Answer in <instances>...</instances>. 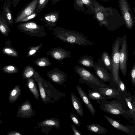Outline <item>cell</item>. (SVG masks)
Instances as JSON below:
<instances>
[{
  "label": "cell",
  "instance_id": "obj_31",
  "mask_svg": "<svg viewBox=\"0 0 135 135\" xmlns=\"http://www.w3.org/2000/svg\"><path fill=\"white\" fill-rule=\"evenodd\" d=\"M34 63L37 66L41 67L49 66L51 64L50 61L45 57L37 59L34 61Z\"/></svg>",
  "mask_w": 135,
  "mask_h": 135
},
{
  "label": "cell",
  "instance_id": "obj_11",
  "mask_svg": "<svg viewBox=\"0 0 135 135\" xmlns=\"http://www.w3.org/2000/svg\"><path fill=\"white\" fill-rule=\"evenodd\" d=\"M96 0H74L73 8L86 14H93Z\"/></svg>",
  "mask_w": 135,
  "mask_h": 135
},
{
  "label": "cell",
  "instance_id": "obj_18",
  "mask_svg": "<svg viewBox=\"0 0 135 135\" xmlns=\"http://www.w3.org/2000/svg\"><path fill=\"white\" fill-rule=\"evenodd\" d=\"M76 87L80 96L90 114L94 116L96 113L95 109L87 94L78 85L76 86Z\"/></svg>",
  "mask_w": 135,
  "mask_h": 135
},
{
  "label": "cell",
  "instance_id": "obj_44",
  "mask_svg": "<svg viewBox=\"0 0 135 135\" xmlns=\"http://www.w3.org/2000/svg\"><path fill=\"white\" fill-rule=\"evenodd\" d=\"M61 0H51V5L55 4Z\"/></svg>",
  "mask_w": 135,
  "mask_h": 135
},
{
  "label": "cell",
  "instance_id": "obj_24",
  "mask_svg": "<svg viewBox=\"0 0 135 135\" xmlns=\"http://www.w3.org/2000/svg\"><path fill=\"white\" fill-rule=\"evenodd\" d=\"M87 95L89 98L98 103L107 101L110 98L101 92L97 91L90 92L88 93Z\"/></svg>",
  "mask_w": 135,
  "mask_h": 135
},
{
  "label": "cell",
  "instance_id": "obj_1",
  "mask_svg": "<svg viewBox=\"0 0 135 135\" xmlns=\"http://www.w3.org/2000/svg\"><path fill=\"white\" fill-rule=\"evenodd\" d=\"M94 5L93 18L101 27L104 25L108 30L112 31L124 24L123 17L116 9L103 6L96 0Z\"/></svg>",
  "mask_w": 135,
  "mask_h": 135
},
{
  "label": "cell",
  "instance_id": "obj_22",
  "mask_svg": "<svg viewBox=\"0 0 135 135\" xmlns=\"http://www.w3.org/2000/svg\"><path fill=\"white\" fill-rule=\"evenodd\" d=\"M100 60L108 70L112 74V64L111 56L107 51L102 53Z\"/></svg>",
  "mask_w": 135,
  "mask_h": 135
},
{
  "label": "cell",
  "instance_id": "obj_6",
  "mask_svg": "<svg viewBox=\"0 0 135 135\" xmlns=\"http://www.w3.org/2000/svg\"><path fill=\"white\" fill-rule=\"evenodd\" d=\"M119 7L125 26L132 29L134 24L135 14L130 7L128 0H118Z\"/></svg>",
  "mask_w": 135,
  "mask_h": 135
},
{
  "label": "cell",
  "instance_id": "obj_7",
  "mask_svg": "<svg viewBox=\"0 0 135 135\" xmlns=\"http://www.w3.org/2000/svg\"><path fill=\"white\" fill-rule=\"evenodd\" d=\"M99 107L104 112L116 115H122L125 117H129L131 115L128 112H126L120 103L113 102L107 101L101 102Z\"/></svg>",
  "mask_w": 135,
  "mask_h": 135
},
{
  "label": "cell",
  "instance_id": "obj_26",
  "mask_svg": "<svg viewBox=\"0 0 135 135\" xmlns=\"http://www.w3.org/2000/svg\"><path fill=\"white\" fill-rule=\"evenodd\" d=\"M78 63L88 68H93L95 65L93 57L90 56L84 55L80 57Z\"/></svg>",
  "mask_w": 135,
  "mask_h": 135
},
{
  "label": "cell",
  "instance_id": "obj_49",
  "mask_svg": "<svg viewBox=\"0 0 135 135\" xmlns=\"http://www.w3.org/2000/svg\"></svg>",
  "mask_w": 135,
  "mask_h": 135
},
{
  "label": "cell",
  "instance_id": "obj_39",
  "mask_svg": "<svg viewBox=\"0 0 135 135\" xmlns=\"http://www.w3.org/2000/svg\"><path fill=\"white\" fill-rule=\"evenodd\" d=\"M130 76L131 82L132 85L135 86V62H134L133 66L130 72Z\"/></svg>",
  "mask_w": 135,
  "mask_h": 135
},
{
  "label": "cell",
  "instance_id": "obj_17",
  "mask_svg": "<svg viewBox=\"0 0 135 135\" xmlns=\"http://www.w3.org/2000/svg\"><path fill=\"white\" fill-rule=\"evenodd\" d=\"M46 54L59 61H61L65 59L69 58L71 56L70 52L60 47L52 48L47 52Z\"/></svg>",
  "mask_w": 135,
  "mask_h": 135
},
{
  "label": "cell",
  "instance_id": "obj_29",
  "mask_svg": "<svg viewBox=\"0 0 135 135\" xmlns=\"http://www.w3.org/2000/svg\"><path fill=\"white\" fill-rule=\"evenodd\" d=\"M100 92L109 98H115L119 94V91L115 89L109 87H101L99 89Z\"/></svg>",
  "mask_w": 135,
  "mask_h": 135
},
{
  "label": "cell",
  "instance_id": "obj_37",
  "mask_svg": "<svg viewBox=\"0 0 135 135\" xmlns=\"http://www.w3.org/2000/svg\"><path fill=\"white\" fill-rule=\"evenodd\" d=\"M70 118L72 121L77 126L80 127L81 122L79 119L74 113L71 112L70 114Z\"/></svg>",
  "mask_w": 135,
  "mask_h": 135
},
{
  "label": "cell",
  "instance_id": "obj_45",
  "mask_svg": "<svg viewBox=\"0 0 135 135\" xmlns=\"http://www.w3.org/2000/svg\"><path fill=\"white\" fill-rule=\"evenodd\" d=\"M101 1L104 2H109L110 0H101Z\"/></svg>",
  "mask_w": 135,
  "mask_h": 135
},
{
  "label": "cell",
  "instance_id": "obj_15",
  "mask_svg": "<svg viewBox=\"0 0 135 135\" xmlns=\"http://www.w3.org/2000/svg\"><path fill=\"white\" fill-rule=\"evenodd\" d=\"M35 114V112L33 109L31 102L27 99L19 107L16 117L22 118H31Z\"/></svg>",
  "mask_w": 135,
  "mask_h": 135
},
{
  "label": "cell",
  "instance_id": "obj_32",
  "mask_svg": "<svg viewBox=\"0 0 135 135\" xmlns=\"http://www.w3.org/2000/svg\"><path fill=\"white\" fill-rule=\"evenodd\" d=\"M3 53L7 55L17 57L18 56L17 51L13 47L9 46H5L2 50Z\"/></svg>",
  "mask_w": 135,
  "mask_h": 135
},
{
  "label": "cell",
  "instance_id": "obj_8",
  "mask_svg": "<svg viewBox=\"0 0 135 135\" xmlns=\"http://www.w3.org/2000/svg\"><path fill=\"white\" fill-rule=\"evenodd\" d=\"M76 73L80 77L79 80H84L95 84L100 86L104 87L105 85L102 81L96 75L83 67L76 65L74 68Z\"/></svg>",
  "mask_w": 135,
  "mask_h": 135
},
{
  "label": "cell",
  "instance_id": "obj_12",
  "mask_svg": "<svg viewBox=\"0 0 135 135\" xmlns=\"http://www.w3.org/2000/svg\"><path fill=\"white\" fill-rule=\"evenodd\" d=\"M47 76L53 83L60 86L67 81L66 73H64L57 68H54L46 73Z\"/></svg>",
  "mask_w": 135,
  "mask_h": 135
},
{
  "label": "cell",
  "instance_id": "obj_5",
  "mask_svg": "<svg viewBox=\"0 0 135 135\" xmlns=\"http://www.w3.org/2000/svg\"><path fill=\"white\" fill-rule=\"evenodd\" d=\"M121 37H118L112 44L111 53L112 64V74L113 81L118 85L119 77V64L120 53Z\"/></svg>",
  "mask_w": 135,
  "mask_h": 135
},
{
  "label": "cell",
  "instance_id": "obj_28",
  "mask_svg": "<svg viewBox=\"0 0 135 135\" xmlns=\"http://www.w3.org/2000/svg\"><path fill=\"white\" fill-rule=\"evenodd\" d=\"M9 25L4 18L1 15L0 16V31L4 36H7L11 31Z\"/></svg>",
  "mask_w": 135,
  "mask_h": 135
},
{
  "label": "cell",
  "instance_id": "obj_10",
  "mask_svg": "<svg viewBox=\"0 0 135 135\" xmlns=\"http://www.w3.org/2000/svg\"><path fill=\"white\" fill-rule=\"evenodd\" d=\"M93 69L95 75L102 81L110 83L113 81L112 74L105 67L100 59L98 60L97 62H95Z\"/></svg>",
  "mask_w": 135,
  "mask_h": 135
},
{
  "label": "cell",
  "instance_id": "obj_23",
  "mask_svg": "<svg viewBox=\"0 0 135 135\" xmlns=\"http://www.w3.org/2000/svg\"><path fill=\"white\" fill-rule=\"evenodd\" d=\"M26 85L35 98L37 100H39L40 94L35 81L32 77L28 79Z\"/></svg>",
  "mask_w": 135,
  "mask_h": 135
},
{
  "label": "cell",
  "instance_id": "obj_3",
  "mask_svg": "<svg viewBox=\"0 0 135 135\" xmlns=\"http://www.w3.org/2000/svg\"><path fill=\"white\" fill-rule=\"evenodd\" d=\"M55 37L68 44L82 46L96 45L90 41L82 33L58 26L52 29Z\"/></svg>",
  "mask_w": 135,
  "mask_h": 135
},
{
  "label": "cell",
  "instance_id": "obj_16",
  "mask_svg": "<svg viewBox=\"0 0 135 135\" xmlns=\"http://www.w3.org/2000/svg\"><path fill=\"white\" fill-rule=\"evenodd\" d=\"M59 13L60 11H57L45 14L40 20L45 22V24L44 26L46 27L48 30L50 31L56 25L59 18Z\"/></svg>",
  "mask_w": 135,
  "mask_h": 135
},
{
  "label": "cell",
  "instance_id": "obj_21",
  "mask_svg": "<svg viewBox=\"0 0 135 135\" xmlns=\"http://www.w3.org/2000/svg\"><path fill=\"white\" fill-rule=\"evenodd\" d=\"M104 116L111 125L116 129L127 134L129 133L130 131L127 126L121 124L110 117L105 115Z\"/></svg>",
  "mask_w": 135,
  "mask_h": 135
},
{
  "label": "cell",
  "instance_id": "obj_34",
  "mask_svg": "<svg viewBox=\"0 0 135 135\" xmlns=\"http://www.w3.org/2000/svg\"><path fill=\"white\" fill-rule=\"evenodd\" d=\"M42 47V43L36 46H32L30 47L27 54V56L30 57L35 56L39 50Z\"/></svg>",
  "mask_w": 135,
  "mask_h": 135
},
{
  "label": "cell",
  "instance_id": "obj_2",
  "mask_svg": "<svg viewBox=\"0 0 135 135\" xmlns=\"http://www.w3.org/2000/svg\"><path fill=\"white\" fill-rule=\"evenodd\" d=\"M32 77L37 84L41 98L45 104H54L66 95L45 80L37 71Z\"/></svg>",
  "mask_w": 135,
  "mask_h": 135
},
{
  "label": "cell",
  "instance_id": "obj_33",
  "mask_svg": "<svg viewBox=\"0 0 135 135\" xmlns=\"http://www.w3.org/2000/svg\"><path fill=\"white\" fill-rule=\"evenodd\" d=\"M125 100L129 108L128 112L133 116L134 118H135V103L132 102L131 98H125Z\"/></svg>",
  "mask_w": 135,
  "mask_h": 135
},
{
  "label": "cell",
  "instance_id": "obj_40",
  "mask_svg": "<svg viewBox=\"0 0 135 135\" xmlns=\"http://www.w3.org/2000/svg\"><path fill=\"white\" fill-rule=\"evenodd\" d=\"M118 91L124 92L126 89L125 85L119 76L118 78Z\"/></svg>",
  "mask_w": 135,
  "mask_h": 135
},
{
  "label": "cell",
  "instance_id": "obj_47",
  "mask_svg": "<svg viewBox=\"0 0 135 135\" xmlns=\"http://www.w3.org/2000/svg\"><path fill=\"white\" fill-rule=\"evenodd\" d=\"M3 1V0H0V1Z\"/></svg>",
  "mask_w": 135,
  "mask_h": 135
},
{
  "label": "cell",
  "instance_id": "obj_27",
  "mask_svg": "<svg viewBox=\"0 0 135 135\" xmlns=\"http://www.w3.org/2000/svg\"><path fill=\"white\" fill-rule=\"evenodd\" d=\"M87 129L90 132L100 134H105L108 131V130L99 124L91 123L86 126Z\"/></svg>",
  "mask_w": 135,
  "mask_h": 135
},
{
  "label": "cell",
  "instance_id": "obj_35",
  "mask_svg": "<svg viewBox=\"0 0 135 135\" xmlns=\"http://www.w3.org/2000/svg\"><path fill=\"white\" fill-rule=\"evenodd\" d=\"M3 71L6 73L15 74L19 72L18 69L16 66L9 65L4 66L2 68Z\"/></svg>",
  "mask_w": 135,
  "mask_h": 135
},
{
  "label": "cell",
  "instance_id": "obj_14",
  "mask_svg": "<svg viewBox=\"0 0 135 135\" xmlns=\"http://www.w3.org/2000/svg\"><path fill=\"white\" fill-rule=\"evenodd\" d=\"M38 0H32L25 6L17 14L15 23H19L22 19L34 13Z\"/></svg>",
  "mask_w": 135,
  "mask_h": 135
},
{
  "label": "cell",
  "instance_id": "obj_36",
  "mask_svg": "<svg viewBox=\"0 0 135 135\" xmlns=\"http://www.w3.org/2000/svg\"><path fill=\"white\" fill-rule=\"evenodd\" d=\"M49 1V0H39L35 12L38 13L41 11L46 6Z\"/></svg>",
  "mask_w": 135,
  "mask_h": 135
},
{
  "label": "cell",
  "instance_id": "obj_9",
  "mask_svg": "<svg viewBox=\"0 0 135 135\" xmlns=\"http://www.w3.org/2000/svg\"><path fill=\"white\" fill-rule=\"evenodd\" d=\"M120 48L119 69L123 76L126 77L128 52L126 36L125 35L121 37Z\"/></svg>",
  "mask_w": 135,
  "mask_h": 135
},
{
  "label": "cell",
  "instance_id": "obj_43",
  "mask_svg": "<svg viewBox=\"0 0 135 135\" xmlns=\"http://www.w3.org/2000/svg\"><path fill=\"white\" fill-rule=\"evenodd\" d=\"M21 0H11L13 4V8H15Z\"/></svg>",
  "mask_w": 135,
  "mask_h": 135
},
{
  "label": "cell",
  "instance_id": "obj_20",
  "mask_svg": "<svg viewBox=\"0 0 135 135\" xmlns=\"http://www.w3.org/2000/svg\"><path fill=\"white\" fill-rule=\"evenodd\" d=\"M71 99L75 111L80 116H83L84 112L81 100L73 93H71Z\"/></svg>",
  "mask_w": 135,
  "mask_h": 135
},
{
  "label": "cell",
  "instance_id": "obj_46",
  "mask_svg": "<svg viewBox=\"0 0 135 135\" xmlns=\"http://www.w3.org/2000/svg\"><path fill=\"white\" fill-rule=\"evenodd\" d=\"M2 123V121H1V120H0V124L1 123Z\"/></svg>",
  "mask_w": 135,
  "mask_h": 135
},
{
  "label": "cell",
  "instance_id": "obj_30",
  "mask_svg": "<svg viewBox=\"0 0 135 135\" xmlns=\"http://www.w3.org/2000/svg\"><path fill=\"white\" fill-rule=\"evenodd\" d=\"M35 69L31 66H26L23 71L22 76L23 79H27L31 77L35 73Z\"/></svg>",
  "mask_w": 135,
  "mask_h": 135
},
{
  "label": "cell",
  "instance_id": "obj_38",
  "mask_svg": "<svg viewBox=\"0 0 135 135\" xmlns=\"http://www.w3.org/2000/svg\"><path fill=\"white\" fill-rule=\"evenodd\" d=\"M38 13L34 12L22 19L19 23L26 22L27 21L32 20L37 15Z\"/></svg>",
  "mask_w": 135,
  "mask_h": 135
},
{
  "label": "cell",
  "instance_id": "obj_25",
  "mask_svg": "<svg viewBox=\"0 0 135 135\" xmlns=\"http://www.w3.org/2000/svg\"><path fill=\"white\" fill-rule=\"evenodd\" d=\"M21 89L20 85L15 86L10 91L8 96V100L11 103L17 101L21 93Z\"/></svg>",
  "mask_w": 135,
  "mask_h": 135
},
{
  "label": "cell",
  "instance_id": "obj_13",
  "mask_svg": "<svg viewBox=\"0 0 135 135\" xmlns=\"http://www.w3.org/2000/svg\"><path fill=\"white\" fill-rule=\"evenodd\" d=\"M38 128L44 133L47 134L53 127L57 129L60 127V124L58 118L51 117L39 122L38 124Z\"/></svg>",
  "mask_w": 135,
  "mask_h": 135
},
{
  "label": "cell",
  "instance_id": "obj_42",
  "mask_svg": "<svg viewBox=\"0 0 135 135\" xmlns=\"http://www.w3.org/2000/svg\"><path fill=\"white\" fill-rule=\"evenodd\" d=\"M7 135H22V134L20 132L16 131H12L7 134Z\"/></svg>",
  "mask_w": 135,
  "mask_h": 135
},
{
  "label": "cell",
  "instance_id": "obj_41",
  "mask_svg": "<svg viewBox=\"0 0 135 135\" xmlns=\"http://www.w3.org/2000/svg\"><path fill=\"white\" fill-rule=\"evenodd\" d=\"M72 129L75 135H82V134L76 128V127L73 124H71Z\"/></svg>",
  "mask_w": 135,
  "mask_h": 135
},
{
  "label": "cell",
  "instance_id": "obj_19",
  "mask_svg": "<svg viewBox=\"0 0 135 135\" xmlns=\"http://www.w3.org/2000/svg\"><path fill=\"white\" fill-rule=\"evenodd\" d=\"M11 0H5L3 6V12L1 15L6 19L9 25L13 24V16L11 9Z\"/></svg>",
  "mask_w": 135,
  "mask_h": 135
},
{
  "label": "cell",
  "instance_id": "obj_4",
  "mask_svg": "<svg viewBox=\"0 0 135 135\" xmlns=\"http://www.w3.org/2000/svg\"><path fill=\"white\" fill-rule=\"evenodd\" d=\"M17 27L21 32L32 37H45L46 35L44 26L35 22L20 23Z\"/></svg>",
  "mask_w": 135,
  "mask_h": 135
},
{
  "label": "cell",
  "instance_id": "obj_48",
  "mask_svg": "<svg viewBox=\"0 0 135 135\" xmlns=\"http://www.w3.org/2000/svg\"><path fill=\"white\" fill-rule=\"evenodd\" d=\"M0 114H1V112H0Z\"/></svg>",
  "mask_w": 135,
  "mask_h": 135
}]
</instances>
